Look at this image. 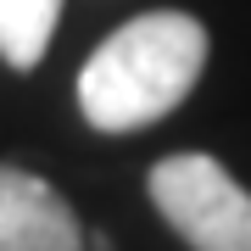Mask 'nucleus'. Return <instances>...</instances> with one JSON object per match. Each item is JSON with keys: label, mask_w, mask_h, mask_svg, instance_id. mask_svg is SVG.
<instances>
[{"label": "nucleus", "mask_w": 251, "mask_h": 251, "mask_svg": "<svg viewBox=\"0 0 251 251\" xmlns=\"http://www.w3.org/2000/svg\"><path fill=\"white\" fill-rule=\"evenodd\" d=\"M206 67V28L190 11H145L123 23L78 73V106L100 134L162 123L190 100Z\"/></svg>", "instance_id": "nucleus-1"}, {"label": "nucleus", "mask_w": 251, "mask_h": 251, "mask_svg": "<svg viewBox=\"0 0 251 251\" xmlns=\"http://www.w3.org/2000/svg\"><path fill=\"white\" fill-rule=\"evenodd\" d=\"M62 0H0V56L11 67H34L45 56Z\"/></svg>", "instance_id": "nucleus-4"}, {"label": "nucleus", "mask_w": 251, "mask_h": 251, "mask_svg": "<svg viewBox=\"0 0 251 251\" xmlns=\"http://www.w3.org/2000/svg\"><path fill=\"white\" fill-rule=\"evenodd\" d=\"M151 201L190 251H251V190L218 156H162L151 168Z\"/></svg>", "instance_id": "nucleus-2"}, {"label": "nucleus", "mask_w": 251, "mask_h": 251, "mask_svg": "<svg viewBox=\"0 0 251 251\" xmlns=\"http://www.w3.org/2000/svg\"><path fill=\"white\" fill-rule=\"evenodd\" d=\"M78 218L39 173L0 162V251H84Z\"/></svg>", "instance_id": "nucleus-3"}]
</instances>
